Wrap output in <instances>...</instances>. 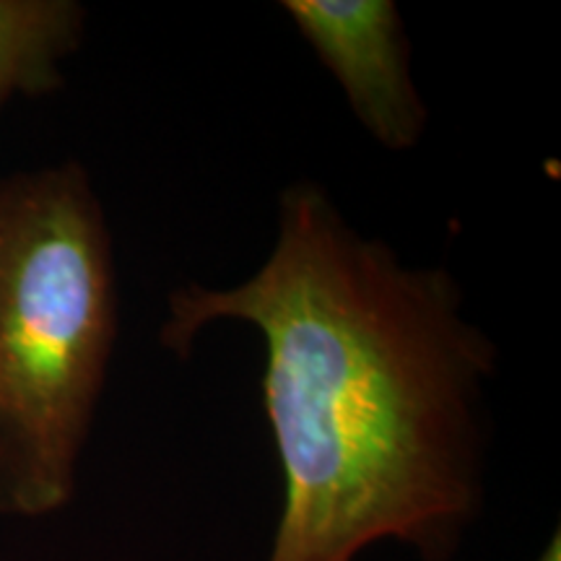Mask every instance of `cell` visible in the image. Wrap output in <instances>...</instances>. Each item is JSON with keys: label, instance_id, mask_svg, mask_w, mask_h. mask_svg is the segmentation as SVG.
Here are the masks:
<instances>
[{"label": "cell", "instance_id": "1", "mask_svg": "<svg viewBox=\"0 0 561 561\" xmlns=\"http://www.w3.org/2000/svg\"><path fill=\"white\" fill-rule=\"evenodd\" d=\"M234 320L263 339V409L280 468L265 561H356L398 543L450 561L483 510L496 346L445 265L362 234L331 193L278 195L265 263L234 286L182 284L159 343L187 356Z\"/></svg>", "mask_w": 561, "mask_h": 561}, {"label": "cell", "instance_id": "2", "mask_svg": "<svg viewBox=\"0 0 561 561\" xmlns=\"http://www.w3.org/2000/svg\"><path fill=\"white\" fill-rule=\"evenodd\" d=\"M121 328L107 214L76 159L0 174V515L79 489Z\"/></svg>", "mask_w": 561, "mask_h": 561}, {"label": "cell", "instance_id": "3", "mask_svg": "<svg viewBox=\"0 0 561 561\" xmlns=\"http://www.w3.org/2000/svg\"><path fill=\"white\" fill-rule=\"evenodd\" d=\"M280 9L375 144L388 151L419 146L430 110L413 81L409 32L392 0H284Z\"/></svg>", "mask_w": 561, "mask_h": 561}, {"label": "cell", "instance_id": "4", "mask_svg": "<svg viewBox=\"0 0 561 561\" xmlns=\"http://www.w3.org/2000/svg\"><path fill=\"white\" fill-rule=\"evenodd\" d=\"M87 34L79 0H0V110L16 96H47Z\"/></svg>", "mask_w": 561, "mask_h": 561}, {"label": "cell", "instance_id": "5", "mask_svg": "<svg viewBox=\"0 0 561 561\" xmlns=\"http://www.w3.org/2000/svg\"><path fill=\"white\" fill-rule=\"evenodd\" d=\"M536 561H561V533L559 530L549 538V543L543 546V551L538 553Z\"/></svg>", "mask_w": 561, "mask_h": 561}]
</instances>
